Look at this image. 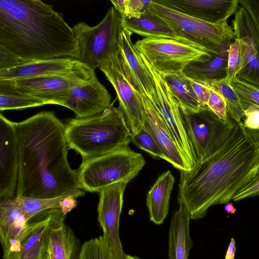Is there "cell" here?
<instances>
[{
	"instance_id": "1",
	"label": "cell",
	"mask_w": 259,
	"mask_h": 259,
	"mask_svg": "<svg viewBox=\"0 0 259 259\" xmlns=\"http://www.w3.org/2000/svg\"><path fill=\"white\" fill-rule=\"evenodd\" d=\"M18 174L16 196L46 199L83 196L77 171L67 159L65 127L54 112L43 111L15 122Z\"/></svg>"
},
{
	"instance_id": "2",
	"label": "cell",
	"mask_w": 259,
	"mask_h": 259,
	"mask_svg": "<svg viewBox=\"0 0 259 259\" xmlns=\"http://www.w3.org/2000/svg\"><path fill=\"white\" fill-rule=\"evenodd\" d=\"M258 173L259 148L241 121L214 153L180 171L177 202L191 219H202L210 207L229 203Z\"/></svg>"
},
{
	"instance_id": "3",
	"label": "cell",
	"mask_w": 259,
	"mask_h": 259,
	"mask_svg": "<svg viewBox=\"0 0 259 259\" xmlns=\"http://www.w3.org/2000/svg\"><path fill=\"white\" fill-rule=\"evenodd\" d=\"M78 59L72 28L52 6L39 0L0 1V64L8 70L55 58Z\"/></svg>"
},
{
	"instance_id": "4",
	"label": "cell",
	"mask_w": 259,
	"mask_h": 259,
	"mask_svg": "<svg viewBox=\"0 0 259 259\" xmlns=\"http://www.w3.org/2000/svg\"><path fill=\"white\" fill-rule=\"evenodd\" d=\"M67 146L82 161L128 147L132 133L123 112L113 104L103 113L83 118H70L64 124Z\"/></svg>"
},
{
	"instance_id": "5",
	"label": "cell",
	"mask_w": 259,
	"mask_h": 259,
	"mask_svg": "<svg viewBox=\"0 0 259 259\" xmlns=\"http://www.w3.org/2000/svg\"><path fill=\"white\" fill-rule=\"evenodd\" d=\"M145 164L142 154L129 146L83 160L77 169L80 188L90 192H99L117 182L128 183Z\"/></svg>"
},
{
	"instance_id": "6",
	"label": "cell",
	"mask_w": 259,
	"mask_h": 259,
	"mask_svg": "<svg viewBox=\"0 0 259 259\" xmlns=\"http://www.w3.org/2000/svg\"><path fill=\"white\" fill-rule=\"evenodd\" d=\"M72 29L78 45V60L94 70L119 53V39L123 28L121 16L113 7L97 25L91 27L80 22Z\"/></svg>"
},
{
	"instance_id": "7",
	"label": "cell",
	"mask_w": 259,
	"mask_h": 259,
	"mask_svg": "<svg viewBox=\"0 0 259 259\" xmlns=\"http://www.w3.org/2000/svg\"><path fill=\"white\" fill-rule=\"evenodd\" d=\"M135 46L140 55L161 74L183 72L190 63L206 61L213 53L182 38H143L138 39Z\"/></svg>"
},
{
	"instance_id": "8",
	"label": "cell",
	"mask_w": 259,
	"mask_h": 259,
	"mask_svg": "<svg viewBox=\"0 0 259 259\" xmlns=\"http://www.w3.org/2000/svg\"><path fill=\"white\" fill-rule=\"evenodd\" d=\"M147 10L166 24L180 38L214 52L226 40L236 35L227 22L212 24L180 13L152 0Z\"/></svg>"
},
{
	"instance_id": "9",
	"label": "cell",
	"mask_w": 259,
	"mask_h": 259,
	"mask_svg": "<svg viewBox=\"0 0 259 259\" xmlns=\"http://www.w3.org/2000/svg\"><path fill=\"white\" fill-rule=\"evenodd\" d=\"M181 112L197 161L214 153L236 124H226L208 109L198 112L181 109Z\"/></svg>"
},
{
	"instance_id": "10",
	"label": "cell",
	"mask_w": 259,
	"mask_h": 259,
	"mask_svg": "<svg viewBox=\"0 0 259 259\" xmlns=\"http://www.w3.org/2000/svg\"><path fill=\"white\" fill-rule=\"evenodd\" d=\"M141 56L155 83L156 95L150 101L160 113L191 169L196 163L197 159L183 122L180 105L161 74L152 67L142 56Z\"/></svg>"
},
{
	"instance_id": "11",
	"label": "cell",
	"mask_w": 259,
	"mask_h": 259,
	"mask_svg": "<svg viewBox=\"0 0 259 259\" xmlns=\"http://www.w3.org/2000/svg\"><path fill=\"white\" fill-rule=\"evenodd\" d=\"M114 88L132 135L145 126V111L141 94L130 80L122 64L119 53L112 56L100 68Z\"/></svg>"
},
{
	"instance_id": "12",
	"label": "cell",
	"mask_w": 259,
	"mask_h": 259,
	"mask_svg": "<svg viewBox=\"0 0 259 259\" xmlns=\"http://www.w3.org/2000/svg\"><path fill=\"white\" fill-rule=\"evenodd\" d=\"M95 74L71 76H45L0 80V89L42 99L63 106L71 85L91 79Z\"/></svg>"
},
{
	"instance_id": "13",
	"label": "cell",
	"mask_w": 259,
	"mask_h": 259,
	"mask_svg": "<svg viewBox=\"0 0 259 259\" xmlns=\"http://www.w3.org/2000/svg\"><path fill=\"white\" fill-rule=\"evenodd\" d=\"M232 28L240 46L241 62L236 77L259 88V34L248 12L239 6Z\"/></svg>"
},
{
	"instance_id": "14",
	"label": "cell",
	"mask_w": 259,
	"mask_h": 259,
	"mask_svg": "<svg viewBox=\"0 0 259 259\" xmlns=\"http://www.w3.org/2000/svg\"><path fill=\"white\" fill-rule=\"evenodd\" d=\"M128 183L120 182L109 185L99 192L98 221L103 236L116 256L123 259L124 252L119 233V221L123 203V195Z\"/></svg>"
},
{
	"instance_id": "15",
	"label": "cell",
	"mask_w": 259,
	"mask_h": 259,
	"mask_svg": "<svg viewBox=\"0 0 259 259\" xmlns=\"http://www.w3.org/2000/svg\"><path fill=\"white\" fill-rule=\"evenodd\" d=\"M111 96L96 75L88 80H82L70 86L63 106L83 118L103 113L111 104Z\"/></svg>"
},
{
	"instance_id": "16",
	"label": "cell",
	"mask_w": 259,
	"mask_h": 259,
	"mask_svg": "<svg viewBox=\"0 0 259 259\" xmlns=\"http://www.w3.org/2000/svg\"><path fill=\"white\" fill-rule=\"evenodd\" d=\"M94 70L73 58H55L34 60L0 71V80L36 76L88 75Z\"/></svg>"
},
{
	"instance_id": "17",
	"label": "cell",
	"mask_w": 259,
	"mask_h": 259,
	"mask_svg": "<svg viewBox=\"0 0 259 259\" xmlns=\"http://www.w3.org/2000/svg\"><path fill=\"white\" fill-rule=\"evenodd\" d=\"M18 140L15 122L0 114V199H11L18 174Z\"/></svg>"
},
{
	"instance_id": "18",
	"label": "cell",
	"mask_w": 259,
	"mask_h": 259,
	"mask_svg": "<svg viewBox=\"0 0 259 259\" xmlns=\"http://www.w3.org/2000/svg\"><path fill=\"white\" fill-rule=\"evenodd\" d=\"M28 222L22 238L3 253L4 259H45L48 252L50 209L37 214Z\"/></svg>"
},
{
	"instance_id": "19",
	"label": "cell",
	"mask_w": 259,
	"mask_h": 259,
	"mask_svg": "<svg viewBox=\"0 0 259 259\" xmlns=\"http://www.w3.org/2000/svg\"><path fill=\"white\" fill-rule=\"evenodd\" d=\"M132 33L122 29L119 39V54L124 69L135 88L152 100L156 95L153 78L132 40Z\"/></svg>"
},
{
	"instance_id": "20",
	"label": "cell",
	"mask_w": 259,
	"mask_h": 259,
	"mask_svg": "<svg viewBox=\"0 0 259 259\" xmlns=\"http://www.w3.org/2000/svg\"><path fill=\"white\" fill-rule=\"evenodd\" d=\"M158 3L201 21L222 24L235 14L239 1L156 0Z\"/></svg>"
},
{
	"instance_id": "21",
	"label": "cell",
	"mask_w": 259,
	"mask_h": 259,
	"mask_svg": "<svg viewBox=\"0 0 259 259\" xmlns=\"http://www.w3.org/2000/svg\"><path fill=\"white\" fill-rule=\"evenodd\" d=\"M145 111V125L156 142L162 159L180 170L190 168L165 121L153 103L141 95Z\"/></svg>"
},
{
	"instance_id": "22",
	"label": "cell",
	"mask_w": 259,
	"mask_h": 259,
	"mask_svg": "<svg viewBox=\"0 0 259 259\" xmlns=\"http://www.w3.org/2000/svg\"><path fill=\"white\" fill-rule=\"evenodd\" d=\"M65 215L61 208L50 209V259H79L82 244L72 229L65 224Z\"/></svg>"
},
{
	"instance_id": "23",
	"label": "cell",
	"mask_w": 259,
	"mask_h": 259,
	"mask_svg": "<svg viewBox=\"0 0 259 259\" xmlns=\"http://www.w3.org/2000/svg\"><path fill=\"white\" fill-rule=\"evenodd\" d=\"M28 221L15 198L0 199V241L3 253L22 237Z\"/></svg>"
},
{
	"instance_id": "24",
	"label": "cell",
	"mask_w": 259,
	"mask_h": 259,
	"mask_svg": "<svg viewBox=\"0 0 259 259\" xmlns=\"http://www.w3.org/2000/svg\"><path fill=\"white\" fill-rule=\"evenodd\" d=\"M232 40H225L215 52L211 53L209 59L193 61L183 72L191 79L202 82L227 78L228 52Z\"/></svg>"
},
{
	"instance_id": "25",
	"label": "cell",
	"mask_w": 259,
	"mask_h": 259,
	"mask_svg": "<svg viewBox=\"0 0 259 259\" xmlns=\"http://www.w3.org/2000/svg\"><path fill=\"white\" fill-rule=\"evenodd\" d=\"M190 220L187 210L183 206L174 212L168 232L169 259H188L193 245L190 234Z\"/></svg>"
},
{
	"instance_id": "26",
	"label": "cell",
	"mask_w": 259,
	"mask_h": 259,
	"mask_svg": "<svg viewBox=\"0 0 259 259\" xmlns=\"http://www.w3.org/2000/svg\"><path fill=\"white\" fill-rule=\"evenodd\" d=\"M174 183L175 178L168 170L157 178L147 194L146 206L150 220L155 224H162L168 214Z\"/></svg>"
},
{
	"instance_id": "27",
	"label": "cell",
	"mask_w": 259,
	"mask_h": 259,
	"mask_svg": "<svg viewBox=\"0 0 259 259\" xmlns=\"http://www.w3.org/2000/svg\"><path fill=\"white\" fill-rule=\"evenodd\" d=\"M121 18L123 29L144 38H181L166 24L150 13L147 8L138 18Z\"/></svg>"
},
{
	"instance_id": "28",
	"label": "cell",
	"mask_w": 259,
	"mask_h": 259,
	"mask_svg": "<svg viewBox=\"0 0 259 259\" xmlns=\"http://www.w3.org/2000/svg\"><path fill=\"white\" fill-rule=\"evenodd\" d=\"M180 109L190 112H198L208 109L195 95L191 79L183 72L161 74Z\"/></svg>"
},
{
	"instance_id": "29",
	"label": "cell",
	"mask_w": 259,
	"mask_h": 259,
	"mask_svg": "<svg viewBox=\"0 0 259 259\" xmlns=\"http://www.w3.org/2000/svg\"><path fill=\"white\" fill-rule=\"evenodd\" d=\"M202 83L222 96L225 101L227 111L231 119L236 123L241 122L244 116V111L237 95L227 79Z\"/></svg>"
},
{
	"instance_id": "30",
	"label": "cell",
	"mask_w": 259,
	"mask_h": 259,
	"mask_svg": "<svg viewBox=\"0 0 259 259\" xmlns=\"http://www.w3.org/2000/svg\"><path fill=\"white\" fill-rule=\"evenodd\" d=\"M48 104L45 101L34 97L0 89V110L22 109Z\"/></svg>"
},
{
	"instance_id": "31",
	"label": "cell",
	"mask_w": 259,
	"mask_h": 259,
	"mask_svg": "<svg viewBox=\"0 0 259 259\" xmlns=\"http://www.w3.org/2000/svg\"><path fill=\"white\" fill-rule=\"evenodd\" d=\"M68 196H72L67 195L56 198L46 199L16 196L15 199L27 219L29 221L34 215L44 211L54 208H60L62 201Z\"/></svg>"
},
{
	"instance_id": "32",
	"label": "cell",
	"mask_w": 259,
	"mask_h": 259,
	"mask_svg": "<svg viewBox=\"0 0 259 259\" xmlns=\"http://www.w3.org/2000/svg\"><path fill=\"white\" fill-rule=\"evenodd\" d=\"M79 259H119L102 236L85 241L81 245Z\"/></svg>"
},
{
	"instance_id": "33",
	"label": "cell",
	"mask_w": 259,
	"mask_h": 259,
	"mask_svg": "<svg viewBox=\"0 0 259 259\" xmlns=\"http://www.w3.org/2000/svg\"><path fill=\"white\" fill-rule=\"evenodd\" d=\"M237 95L244 111L250 107L259 108V88L250 82L236 77L230 82Z\"/></svg>"
},
{
	"instance_id": "34",
	"label": "cell",
	"mask_w": 259,
	"mask_h": 259,
	"mask_svg": "<svg viewBox=\"0 0 259 259\" xmlns=\"http://www.w3.org/2000/svg\"><path fill=\"white\" fill-rule=\"evenodd\" d=\"M151 1L112 0L114 8L121 17L138 18L145 10Z\"/></svg>"
},
{
	"instance_id": "35",
	"label": "cell",
	"mask_w": 259,
	"mask_h": 259,
	"mask_svg": "<svg viewBox=\"0 0 259 259\" xmlns=\"http://www.w3.org/2000/svg\"><path fill=\"white\" fill-rule=\"evenodd\" d=\"M131 142L152 157L162 159V154L156 142L145 125L137 134L132 135Z\"/></svg>"
},
{
	"instance_id": "36",
	"label": "cell",
	"mask_w": 259,
	"mask_h": 259,
	"mask_svg": "<svg viewBox=\"0 0 259 259\" xmlns=\"http://www.w3.org/2000/svg\"><path fill=\"white\" fill-rule=\"evenodd\" d=\"M206 107L209 111L226 124H232L235 123L228 114L226 104L223 98L211 89H210V95Z\"/></svg>"
},
{
	"instance_id": "37",
	"label": "cell",
	"mask_w": 259,
	"mask_h": 259,
	"mask_svg": "<svg viewBox=\"0 0 259 259\" xmlns=\"http://www.w3.org/2000/svg\"><path fill=\"white\" fill-rule=\"evenodd\" d=\"M241 57L238 39L231 41L228 52L227 79L230 82L235 78L240 69Z\"/></svg>"
},
{
	"instance_id": "38",
	"label": "cell",
	"mask_w": 259,
	"mask_h": 259,
	"mask_svg": "<svg viewBox=\"0 0 259 259\" xmlns=\"http://www.w3.org/2000/svg\"><path fill=\"white\" fill-rule=\"evenodd\" d=\"M259 195V173L233 197L234 201Z\"/></svg>"
},
{
	"instance_id": "39",
	"label": "cell",
	"mask_w": 259,
	"mask_h": 259,
	"mask_svg": "<svg viewBox=\"0 0 259 259\" xmlns=\"http://www.w3.org/2000/svg\"><path fill=\"white\" fill-rule=\"evenodd\" d=\"M249 14L259 34V0H238Z\"/></svg>"
},
{
	"instance_id": "40",
	"label": "cell",
	"mask_w": 259,
	"mask_h": 259,
	"mask_svg": "<svg viewBox=\"0 0 259 259\" xmlns=\"http://www.w3.org/2000/svg\"><path fill=\"white\" fill-rule=\"evenodd\" d=\"M244 126L248 130L259 128V108L255 107L249 108L244 111Z\"/></svg>"
},
{
	"instance_id": "41",
	"label": "cell",
	"mask_w": 259,
	"mask_h": 259,
	"mask_svg": "<svg viewBox=\"0 0 259 259\" xmlns=\"http://www.w3.org/2000/svg\"><path fill=\"white\" fill-rule=\"evenodd\" d=\"M194 92L199 100L206 106L210 95V89L203 83L191 79Z\"/></svg>"
},
{
	"instance_id": "42",
	"label": "cell",
	"mask_w": 259,
	"mask_h": 259,
	"mask_svg": "<svg viewBox=\"0 0 259 259\" xmlns=\"http://www.w3.org/2000/svg\"><path fill=\"white\" fill-rule=\"evenodd\" d=\"M75 198L72 196H68L62 201L60 208L65 214H66L76 206L77 201Z\"/></svg>"
},
{
	"instance_id": "43",
	"label": "cell",
	"mask_w": 259,
	"mask_h": 259,
	"mask_svg": "<svg viewBox=\"0 0 259 259\" xmlns=\"http://www.w3.org/2000/svg\"><path fill=\"white\" fill-rule=\"evenodd\" d=\"M236 252V242L234 238L232 237L229 243L225 259H235Z\"/></svg>"
},
{
	"instance_id": "44",
	"label": "cell",
	"mask_w": 259,
	"mask_h": 259,
	"mask_svg": "<svg viewBox=\"0 0 259 259\" xmlns=\"http://www.w3.org/2000/svg\"><path fill=\"white\" fill-rule=\"evenodd\" d=\"M246 130L252 138L255 145L259 148V128L257 130L246 129Z\"/></svg>"
},
{
	"instance_id": "45",
	"label": "cell",
	"mask_w": 259,
	"mask_h": 259,
	"mask_svg": "<svg viewBox=\"0 0 259 259\" xmlns=\"http://www.w3.org/2000/svg\"><path fill=\"white\" fill-rule=\"evenodd\" d=\"M225 210L228 213L234 214L236 211V208L234 207L233 203L229 202L225 205Z\"/></svg>"
},
{
	"instance_id": "46",
	"label": "cell",
	"mask_w": 259,
	"mask_h": 259,
	"mask_svg": "<svg viewBox=\"0 0 259 259\" xmlns=\"http://www.w3.org/2000/svg\"><path fill=\"white\" fill-rule=\"evenodd\" d=\"M123 259H141L140 257H139L137 256H133L130 254H126L125 255V256Z\"/></svg>"
},
{
	"instance_id": "47",
	"label": "cell",
	"mask_w": 259,
	"mask_h": 259,
	"mask_svg": "<svg viewBox=\"0 0 259 259\" xmlns=\"http://www.w3.org/2000/svg\"><path fill=\"white\" fill-rule=\"evenodd\" d=\"M45 259H50L48 253L47 254V256H46Z\"/></svg>"
}]
</instances>
